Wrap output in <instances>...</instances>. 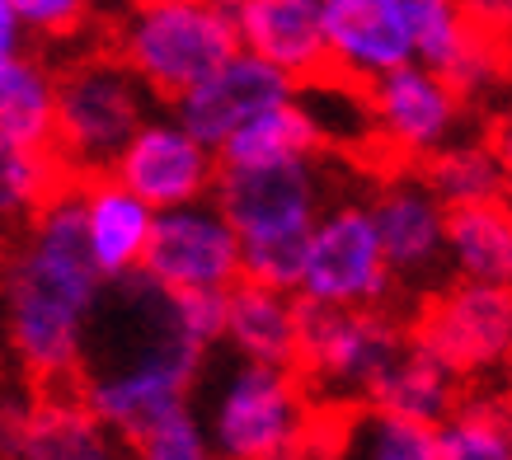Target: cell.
Here are the masks:
<instances>
[{
  "instance_id": "cell-1",
  "label": "cell",
  "mask_w": 512,
  "mask_h": 460,
  "mask_svg": "<svg viewBox=\"0 0 512 460\" xmlns=\"http://www.w3.org/2000/svg\"><path fill=\"white\" fill-rule=\"evenodd\" d=\"M207 348L174 320L170 292L151 277L104 282L80 357V399L123 446H137L160 418L193 404Z\"/></svg>"
},
{
  "instance_id": "cell-2",
  "label": "cell",
  "mask_w": 512,
  "mask_h": 460,
  "mask_svg": "<svg viewBox=\"0 0 512 460\" xmlns=\"http://www.w3.org/2000/svg\"><path fill=\"white\" fill-rule=\"evenodd\" d=\"M5 334L10 348L38 381H66L80 371L90 320L104 296V273L85 245L80 188H62L29 221L5 273Z\"/></svg>"
},
{
  "instance_id": "cell-3",
  "label": "cell",
  "mask_w": 512,
  "mask_h": 460,
  "mask_svg": "<svg viewBox=\"0 0 512 460\" xmlns=\"http://www.w3.org/2000/svg\"><path fill=\"white\" fill-rule=\"evenodd\" d=\"M315 428H320L315 390L296 367H278V362L235 357L207 409L212 456L226 460L301 456L315 442Z\"/></svg>"
},
{
  "instance_id": "cell-4",
  "label": "cell",
  "mask_w": 512,
  "mask_h": 460,
  "mask_svg": "<svg viewBox=\"0 0 512 460\" xmlns=\"http://www.w3.org/2000/svg\"><path fill=\"white\" fill-rule=\"evenodd\" d=\"M409 315L395 306H315L301 301V353L296 371L306 376L320 404L353 409L372 404L390 367L409 348Z\"/></svg>"
},
{
  "instance_id": "cell-5",
  "label": "cell",
  "mask_w": 512,
  "mask_h": 460,
  "mask_svg": "<svg viewBox=\"0 0 512 460\" xmlns=\"http://www.w3.org/2000/svg\"><path fill=\"white\" fill-rule=\"evenodd\" d=\"M151 85L132 71L123 52H90L57 71V137L52 151L62 155L71 179L104 174L123 146L137 137V127L156 113Z\"/></svg>"
},
{
  "instance_id": "cell-6",
  "label": "cell",
  "mask_w": 512,
  "mask_h": 460,
  "mask_svg": "<svg viewBox=\"0 0 512 460\" xmlns=\"http://www.w3.org/2000/svg\"><path fill=\"white\" fill-rule=\"evenodd\" d=\"M240 47L226 0H132L118 24V52L160 104H174Z\"/></svg>"
},
{
  "instance_id": "cell-7",
  "label": "cell",
  "mask_w": 512,
  "mask_h": 460,
  "mask_svg": "<svg viewBox=\"0 0 512 460\" xmlns=\"http://www.w3.org/2000/svg\"><path fill=\"white\" fill-rule=\"evenodd\" d=\"M409 334L437 353L461 381H494L512 371V287L451 277L437 292L419 296Z\"/></svg>"
},
{
  "instance_id": "cell-8",
  "label": "cell",
  "mask_w": 512,
  "mask_h": 460,
  "mask_svg": "<svg viewBox=\"0 0 512 460\" xmlns=\"http://www.w3.org/2000/svg\"><path fill=\"white\" fill-rule=\"evenodd\" d=\"M395 292L400 282L390 273L372 198L325 202L311 230V259L296 296L315 306H395Z\"/></svg>"
},
{
  "instance_id": "cell-9",
  "label": "cell",
  "mask_w": 512,
  "mask_h": 460,
  "mask_svg": "<svg viewBox=\"0 0 512 460\" xmlns=\"http://www.w3.org/2000/svg\"><path fill=\"white\" fill-rule=\"evenodd\" d=\"M367 108H372V137L409 165H423L442 146L470 137V118H475L466 94L428 62H404L372 80Z\"/></svg>"
},
{
  "instance_id": "cell-10",
  "label": "cell",
  "mask_w": 512,
  "mask_h": 460,
  "mask_svg": "<svg viewBox=\"0 0 512 460\" xmlns=\"http://www.w3.org/2000/svg\"><path fill=\"white\" fill-rule=\"evenodd\" d=\"M141 277H151L160 292H202V287L231 292L245 277V245L226 207L217 198L165 207L156 216Z\"/></svg>"
},
{
  "instance_id": "cell-11",
  "label": "cell",
  "mask_w": 512,
  "mask_h": 460,
  "mask_svg": "<svg viewBox=\"0 0 512 460\" xmlns=\"http://www.w3.org/2000/svg\"><path fill=\"white\" fill-rule=\"evenodd\" d=\"M447 202L437 198V188L423 179V169H400L386 174L381 188L372 193V216L386 245L390 273L400 282V296H428L442 282H451L447 263Z\"/></svg>"
},
{
  "instance_id": "cell-12",
  "label": "cell",
  "mask_w": 512,
  "mask_h": 460,
  "mask_svg": "<svg viewBox=\"0 0 512 460\" xmlns=\"http://www.w3.org/2000/svg\"><path fill=\"white\" fill-rule=\"evenodd\" d=\"M212 198L226 207L240 240H273V235H311L329 202V184L320 174V155L235 169L221 165Z\"/></svg>"
},
{
  "instance_id": "cell-13",
  "label": "cell",
  "mask_w": 512,
  "mask_h": 460,
  "mask_svg": "<svg viewBox=\"0 0 512 460\" xmlns=\"http://www.w3.org/2000/svg\"><path fill=\"white\" fill-rule=\"evenodd\" d=\"M113 174L127 188H137L151 207H184V202L212 198L221 174V155L188 132L174 113H151L137 127V137L123 146V155L113 160Z\"/></svg>"
},
{
  "instance_id": "cell-14",
  "label": "cell",
  "mask_w": 512,
  "mask_h": 460,
  "mask_svg": "<svg viewBox=\"0 0 512 460\" xmlns=\"http://www.w3.org/2000/svg\"><path fill=\"white\" fill-rule=\"evenodd\" d=\"M296 90H301V85H296L287 71H278V66L264 62V57L249 52V47H235L212 76H202L193 90H184L174 99L170 113L217 151L221 141L231 137L240 123H249L259 108L282 104V99H292Z\"/></svg>"
},
{
  "instance_id": "cell-15",
  "label": "cell",
  "mask_w": 512,
  "mask_h": 460,
  "mask_svg": "<svg viewBox=\"0 0 512 460\" xmlns=\"http://www.w3.org/2000/svg\"><path fill=\"white\" fill-rule=\"evenodd\" d=\"M325 33L334 76L372 85L414 57L409 0H325Z\"/></svg>"
},
{
  "instance_id": "cell-16",
  "label": "cell",
  "mask_w": 512,
  "mask_h": 460,
  "mask_svg": "<svg viewBox=\"0 0 512 460\" xmlns=\"http://www.w3.org/2000/svg\"><path fill=\"white\" fill-rule=\"evenodd\" d=\"M240 33V47L259 52L278 71L311 85L329 76V33H325V0H226Z\"/></svg>"
},
{
  "instance_id": "cell-17",
  "label": "cell",
  "mask_w": 512,
  "mask_h": 460,
  "mask_svg": "<svg viewBox=\"0 0 512 460\" xmlns=\"http://www.w3.org/2000/svg\"><path fill=\"white\" fill-rule=\"evenodd\" d=\"M76 188H80V216H85V245H90L104 282L141 273L151 235H156L160 207H151L137 188H127L113 169L85 174V179H76Z\"/></svg>"
},
{
  "instance_id": "cell-18",
  "label": "cell",
  "mask_w": 512,
  "mask_h": 460,
  "mask_svg": "<svg viewBox=\"0 0 512 460\" xmlns=\"http://www.w3.org/2000/svg\"><path fill=\"white\" fill-rule=\"evenodd\" d=\"M113 437L85 399H47L38 409L0 418V451L29 460H109Z\"/></svg>"
},
{
  "instance_id": "cell-19",
  "label": "cell",
  "mask_w": 512,
  "mask_h": 460,
  "mask_svg": "<svg viewBox=\"0 0 512 460\" xmlns=\"http://www.w3.org/2000/svg\"><path fill=\"white\" fill-rule=\"evenodd\" d=\"M226 348L249 362L296 367L301 353V296L240 277L226 296Z\"/></svg>"
},
{
  "instance_id": "cell-20",
  "label": "cell",
  "mask_w": 512,
  "mask_h": 460,
  "mask_svg": "<svg viewBox=\"0 0 512 460\" xmlns=\"http://www.w3.org/2000/svg\"><path fill=\"white\" fill-rule=\"evenodd\" d=\"M447 263H451V277L512 287V198L451 207Z\"/></svg>"
},
{
  "instance_id": "cell-21",
  "label": "cell",
  "mask_w": 512,
  "mask_h": 460,
  "mask_svg": "<svg viewBox=\"0 0 512 460\" xmlns=\"http://www.w3.org/2000/svg\"><path fill=\"white\" fill-rule=\"evenodd\" d=\"M325 151V132L311 118V108L301 104V90L282 104L259 108L249 123H240L231 137L217 146L221 165H273V160H306Z\"/></svg>"
},
{
  "instance_id": "cell-22",
  "label": "cell",
  "mask_w": 512,
  "mask_h": 460,
  "mask_svg": "<svg viewBox=\"0 0 512 460\" xmlns=\"http://www.w3.org/2000/svg\"><path fill=\"white\" fill-rule=\"evenodd\" d=\"M423 179L437 188L447 207H470V202L512 198V169L498 155L494 137H461L442 146L433 160H423Z\"/></svg>"
},
{
  "instance_id": "cell-23",
  "label": "cell",
  "mask_w": 512,
  "mask_h": 460,
  "mask_svg": "<svg viewBox=\"0 0 512 460\" xmlns=\"http://www.w3.org/2000/svg\"><path fill=\"white\" fill-rule=\"evenodd\" d=\"M339 414L343 432L334 451H348V456L362 460H442L437 423L409 418L400 409H386V404H353Z\"/></svg>"
},
{
  "instance_id": "cell-24",
  "label": "cell",
  "mask_w": 512,
  "mask_h": 460,
  "mask_svg": "<svg viewBox=\"0 0 512 460\" xmlns=\"http://www.w3.org/2000/svg\"><path fill=\"white\" fill-rule=\"evenodd\" d=\"M437 451L442 460H512V399L508 390H475L456 399L437 423Z\"/></svg>"
},
{
  "instance_id": "cell-25",
  "label": "cell",
  "mask_w": 512,
  "mask_h": 460,
  "mask_svg": "<svg viewBox=\"0 0 512 460\" xmlns=\"http://www.w3.org/2000/svg\"><path fill=\"white\" fill-rule=\"evenodd\" d=\"M461 395H466L461 371H451L437 353H428L423 343L409 338L404 357L390 367V376L381 381V390L372 395V404L400 409V414L423 418V423H442V418L456 409V399Z\"/></svg>"
},
{
  "instance_id": "cell-26",
  "label": "cell",
  "mask_w": 512,
  "mask_h": 460,
  "mask_svg": "<svg viewBox=\"0 0 512 460\" xmlns=\"http://www.w3.org/2000/svg\"><path fill=\"white\" fill-rule=\"evenodd\" d=\"M0 137L29 146H52L57 137V71L33 52L0 71Z\"/></svg>"
},
{
  "instance_id": "cell-27",
  "label": "cell",
  "mask_w": 512,
  "mask_h": 460,
  "mask_svg": "<svg viewBox=\"0 0 512 460\" xmlns=\"http://www.w3.org/2000/svg\"><path fill=\"white\" fill-rule=\"evenodd\" d=\"M66 184H71V169L52 146L0 137V226L33 221Z\"/></svg>"
},
{
  "instance_id": "cell-28",
  "label": "cell",
  "mask_w": 512,
  "mask_h": 460,
  "mask_svg": "<svg viewBox=\"0 0 512 460\" xmlns=\"http://www.w3.org/2000/svg\"><path fill=\"white\" fill-rule=\"evenodd\" d=\"M409 19H414V57L437 71H451L480 33L461 10V0H409Z\"/></svg>"
},
{
  "instance_id": "cell-29",
  "label": "cell",
  "mask_w": 512,
  "mask_h": 460,
  "mask_svg": "<svg viewBox=\"0 0 512 460\" xmlns=\"http://www.w3.org/2000/svg\"><path fill=\"white\" fill-rule=\"evenodd\" d=\"M132 451L146 460H207L212 456V432H207V418H198L193 404H184L170 418H160Z\"/></svg>"
},
{
  "instance_id": "cell-30",
  "label": "cell",
  "mask_w": 512,
  "mask_h": 460,
  "mask_svg": "<svg viewBox=\"0 0 512 460\" xmlns=\"http://www.w3.org/2000/svg\"><path fill=\"white\" fill-rule=\"evenodd\" d=\"M226 296L231 292H217V287H202V292H170L174 301V320L184 329L198 348H217L226 343Z\"/></svg>"
},
{
  "instance_id": "cell-31",
  "label": "cell",
  "mask_w": 512,
  "mask_h": 460,
  "mask_svg": "<svg viewBox=\"0 0 512 460\" xmlns=\"http://www.w3.org/2000/svg\"><path fill=\"white\" fill-rule=\"evenodd\" d=\"M10 5L38 38H71L90 15V0H10Z\"/></svg>"
},
{
  "instance_id": "cell-32",
  "label": "cell",
  "mask_w": 512,
  "mask_h": 460,
  "mask_svg": "<svg viewBox=\"0 0 512 460\" xmlns=\"http://www.w3.org/2000/svg\"><path fill=\"white\" fill-rule=\"evenodd\" d=\"M461 10L470 15V24L498 38H512V0H461Z\"/></svg>"
},
{
  "instance_id": "cell-33",
  "label": "cell",
  "mask_w": 512,
  "mask_h": 460,
  "mask_svg": "<svg viewBox=\"0 0 512 460\" xmlns=\"http://www.w3.org/2000/svg\"><path fill=\"white\" fill-rule=\"evenodd\" d=\"M29 52V29H24V19L15 15V5L10 0H0V71L24 57Z\"/></svg>"
},
{
  "instance_id": "cell-34",
  "label": "cell",
  "mask_w": 512,
  "mask_h": 460,
  "mask_svg": "<svg viewBox=\"0 0 512 460\" xmlns=\"http://www.w3.org/2000/svg\"><path fill=\"white\" fill-rule=\"evenodd\" d=\"M489 137H494L498 155H503V160H508V169H512V108L494 123V132H489Z\"/></svg>"
},
{
  "instance_id": "cell-35",
  "label": "cell",
  "mask_w": 512,
  "mask_h": 460,
  "mask_svg": "<svg viewBox=\"0 0 512 460\" xmlns=\"http://www.w3.org/2000/svg\"><path fill=\"white\" fill-rule=\"evenodd\" d=\"M503 390H508V399H512V371H508V376H503Z\"/></svg>"
},
{
  "instance_id": "cell-36",
  "label": "cell",
  "mask_w": 512,
  "mask_h": 460,
  "mask_svg": "<svg viewBox=\"0 0 512 460\" xmlns=\"http://www.w3.org/2000/svg\"><path fill=\"white\" fill-rule=\"evenodd\" d=\"M508 108H512V80H508Z\"/></svg>"
},
{
  "instance_id": "cell-37",
  "label": "cell",
  "mask_w": 512,
  "mask_h": 460,
  "mask_svg": "<svg viewBox=\"0 0 512 460\" xmlns=\"http://www.w3.org/2000/svg\"><path fill=\"white\" fill-rule=\"evenodd\" d=\"M508 43H512V38H508Z\"/></svg>"
}]
</instances>
